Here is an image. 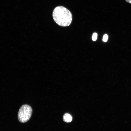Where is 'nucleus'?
Here are the masks:
<instances>
[{"mask_svg":"<svg viewBox=\"0 0 131 131\" xmlns=\"http://www.w3.org/2000/svg\"><path fill=\"white\" fill-rule=\"evenodd\" d=\"M52 16L55 22L62 26H69L72 20V15L70 11L62 6H57L54 9Z\"/></svg>","mask_w":131,"mask_h":131,"instance_id":"1","label":"nucleus"},{"mask_svg":"<svg viewBox=\"0 0 131 131\" xmlns=\"http://www.w3.org/2000/svg\"><path fill=\"white\" fill-rule=\"evenodd\" d=\"M32 112L31 106L28 105H22L20 108L18 114V120L22 123L27 122L30 118Z\"/></svg>","mask_w":131,"mask_h":131,"instance_id":"2","label":"nucleus"},{"mask_svg":"<svg viewBox=\"0 0 131 131\" xmlns=\"http://www.w3.org/2000/svg\"><path fill=\"white\" fill-rule=\"evenodd\" d=\"M72 120L71 116L68 113H66L64 114L63 116L64 121L68 123L71 122Z\"/></svg>","mask_w":131,"mask_h":131,"instance_id":"3","label":"nucleus"},{"mask_svg":"<svg viewBox=\"0 0 131 131\" xmlns=\"http://www.w3.org/2000/svg\"><path fill=\"white\" fill-rule=\"evenodd\" d=\"M98 34L96 33H93L92 36V40L94 41H96L97 38Z\"/></svg>","mask_w":131,"mask_h":131,"instance_id":"4","label":"nucleus"},{"mask_svg":"<svg viewBox=\"0 0 131 131\" xmlns=\"http://www.w3.org/2000/svg\"><path fill=\"white\" fill-rule=\"evenodd\" d=\"M108 35L106 34H105L104 35L103 39V41L105 42H106L107 41L108 39Z\"/></svg>","mask_w":131,"mask_h":131,"instance_id":"5","label":"nucleus"},{"mask_svg":"<svg viewBox=\"0 0 131 131\" xmlns=\"http://www.w3.org/2000/svg\"><path fill=\"white\" fill-rule=\"evenodd\" d=\"M127 2L131 4V0H125Z\"/></svg>","mask_w":131,"mask_h":131,"instance_id":"6","label":"nucleus"}]
</instances>
